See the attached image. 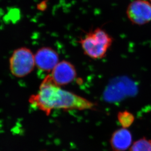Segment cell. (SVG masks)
Listing matches in <instances>:
<instances>
[{
  "mask_svg": "<svg viewBox=\"0 0 151 151\" xmlns=\"http://www.w3.org/2000/svg\"><path fill=\"white\" fill-rule=\"evenodd\" d=\"M29 101L47 116L52 111L92 110L96 104L74 93L63 90L52 79L50 74L45 78L38 93L31 96Z\"/></svg>",
  "mask_w": 151,
  "mask_h": 151,
  "instance_id": "cell-1",
  "label": "cell"
},
{
  "mask_svg": "<svg viewBox=\"0 0 151 151\" xmlns=\"http://www.w3.org/2000/svg\"><path fill=\"white\" fill-rule=\"evenodd\" d=\"M84 54L90 58L98 60L106 56L113 43V38L101 28L91 30L80 39Z\"/></svg>",
  "mask_w": 151,
  "mask_h": 151,
  "instance_id": "cell-2",
  "label": "cell"
},
{
  "mask_svg": "<svg viewBox=\"0 0 151 151\" xmlns=\"http://www.w3.org/2000/svg\"><path fill=\"white\" fill-rule=\"evenodd\" d=\"M36 66L34 55L27 47L19 48L14 51L9 60V68L13 76L24 77L30 73Z\"/></svg>",
  "mask_w": 151,
  "mask_h": 151,
  "instance_id": "cell-3",
  "label": "cell"
},
{
  "mask_svg": "<svg viewBox=\"0 0 151 151\" xmlns=\"http://www.w3.org/2000/svg\"><path fill=\"white\" fill-rule=\"evenodd\" d=\"M126 14L134 24H146L151 21V3L146 0H134L128 4Z\"/></svg>",
  "mask_w": 151,
  "mask_h": 151,
  "instance_id": "cell-4",
  "label": "cell"
},
{
  "mask_svg": "<svg viewBox=\"0 0 151 151\" xmlns=\"http://www.w3.org/2000/svg\"><path fill=\"white\" fill-rule=\"evenodd\" d=\"M53 81L59 86L66 85L75 80L77 72L75 66L70 62H59L50 74Z\"/></svg>",
  "mask_w": 151,
  "mask_h": 151,
  "instance_id": "cell-5",
  "label": "cell"
},
{
  "mask_svg": "<svg viewBox=\"0 0 151 151\" xmlns=\"http://www.w3.org/2000/svg\"><path fill=\"white\" fill-rule=\"evenodd\" d=\"M36 66L39 70L51 72L59 63V55L51 47H43L37 50L34 55Z\"/></svg>",
  "mask_w": 151,
  "mask_h": 151,
  "instance_id": "cell-6",
  "label": "cell"
},
{
  "mask_svg": "<svg viewBox=\"0 0 151 151\" xmlns=\"http://www.w3.org/2000/svg\"><path fill=\"white\" fill-rule=\"evenodd\" d=\"M133 137L127 128H123L116 130L111 135L110 144L113 151H125L132 145Z\"/></svg>",
  "mask_w": 151,
  "mask_h": 151,
  "instance_id": "cell-7",
  "label": "cell"
},
{
  "mask_svg": "<svg viewBox=\"0 0 151 151\" xmlns=\"http://www.w3.org/2000/svg\"><path fill=\"white\" fill-rule=\"evenodd\" d=\"M130 151H151V140L145 137L137 140L132 144Z\"/></svg>",
  "mask_w": 151,
  "mask_h": 151,
  "instance_id": "cell-8",
  "label": "cell"
},
{
  "mask_svg": "<svg viewBox=\"0 0 151 151\" xmlns=\"http://www.w3.org/2000/svg\"><path fill=\"white\" fill-rule=\"evenodd\" d=\"M117 117L122 127L125 128H127L131 125L134 120V116L131 113L128 111L119 112Z\"/></svg>",
  "mask_w": 151,
  "mask_h": 151,
  "instance_id": "cell-9",
  "label": "cell"
},
{
  "mask_svg": "<svg viewBox=\"0 0 151 151\" xmlns=\"http://www.w3.org/2000/svg\"><path fill=\"white\" fill-rule=\"evenodd\" d=\"M150 1L151 2V0H150Z\"/></svg>",
  "mask_w": 151,
  "mask_h": 151,
  "instance_id": "cell-10",
  "label": "cell"
}]
</instances>
